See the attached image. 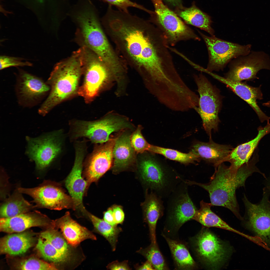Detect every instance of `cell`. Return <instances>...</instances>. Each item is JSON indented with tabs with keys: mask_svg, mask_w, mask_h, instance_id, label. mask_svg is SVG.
Masks as SVG:
<instances>
[{
	"mask_svg": "<svg viewBox=\"0 0 270 270\" xmlns=\"http://www.w3.org/2000/svg\"><path fill=\"white\" fill-rule=\"evenodd\" d=\"M161 198L155 192L147 193L142 206L144 221L148 224L151 243H156V229L158 220L162 216L164 207Z\"/></svg>",
	"mask_w": 270,
	"mask_h": 270,
	"instance_id": "27",
	"label": "cell"
},
{
	"mask_svg": "<svg viewBox=\"0 0 270 270\" xmlns=\"http://www.w3.org/2000/svg\"><path fill=\"white\" fill-rule=\"evenodd\" d=\"M262 105L264 106L270 108V100L266 102L263 103Z\"/></svg>",
	"mask_w": 270,
	"mask_h": 270,
	"instance_id": "46",
	"label": "cell"
},
{
	"mask_svg": "<svg viewBox=\"0 0 270 270\" xmlns=\"http://www.w3.org/2000/svg\"><path fill=\"white\" fill-rule=\"evenodd\" d=\"M154 8V15L168 44L183 40H200V38L176 13L165 5L162 0H151Z\"/></svg>",
	"mask_w": 270,
	"mask_h": 270,
	"instance_id": "10",
	"label": "cell"
},
{
	"mask_svg": "<svg viewBox=\"0 0 270 270\" xmlns=\"http://www.w3.org/2000/svg\"><path fill=\"white\" fill-rule=\"evenodd\" d=\"M83 79L78 95L85 102H92L106 84L109 78L105 64L94 52L84 46L81 48Z\"/></svg>",
	"mask_w": 270,
	"mask_h": 270,
	"instance_id": "7",
	"label": "cell"
},
{
	"mask_svg": "<svg viewBox=\"0 0 270 270\" xmlns=\"http://www.w3.org/2000/svg\"><path fill=\"white\" fill-rule=\"evenodd\" d=\"M87 142L83 140L74 142V164L65 181L66 186L73 201L74 210H79L83 214L86 211L83 205V197L89 186L82 176L84 162L87 153Z\"/></svg>",
	"mask_w": 270,
	"mask_h": 270,
	"instance_id": "13",
	"label": "cell"
},
{
	"mask_svg": "<svg viewBox=\"0 0 270 270\" xmlns=\"http://www.w3.org/2000/svg\"><path fill=\"white\" fill-rule=\"evenodd\" d=\"M22 194L18 189L2 204L0 218H12L28 212L35 208L24 198Z\"/></svg>",
	"mask_w": 270,
	"mask_h": 270,
	"instance_id": "30",
	"label": "cell"
},
{
	"mask_svg": "<svg viewBox=\"0 0 270 270\" xmlns=\"http://www.w3.org/2000/svg\"><path fill=\"white\" fill-rule=\"evenodd\" d=\"M268 188H270V186H268Z\"/></svg>",
	"mask_w": 270,
	"mask_h": 270,
	"instance_id": "48",
	"label": "cell"
},
{
	"mask_svg": "<svg viewBox=\"0 0 270 270\" xmlns=\"http://www.w3.org/2000/svg\"><path fill=\"white\" fill-rule=\"evenodd\" d=\"M103 219L107 223L111 225H117L115 222L112 207L108 208L104 212Z\"/></svg>",
	"mask_w": 270,
	"mask_h": 270,
	"instance_id": "43",
	"label": "cell"
},
{
	"mask_svg": "<svg viewBox=\"0 0 270 270\" xmlns=\"http://www.w3.org/2000/svg\"><path fill=\"white\" fill-rule=\"evenodd\" d=\"M142 130V126H138L130 136L132 145L137 153H142L148 151L150 144L143 136L141 132Z\"/></svg>",
	"mask_w": 270,
	"mask_h": 270,
	"instance_id": "38",
	"label": "cell"
},
{
	"mask_svg": "<svg viewBox=\"0 0 270 270\" xmlns=\"http://www.w3.org/2000/svg\"><path fill=\"white\" fill-rule=\"evenodd\" d=\"M77 18L84 46L95 53L106 66L116 68V60L95 14L90 10H86L79 14Z\"/></svg>",
	"mask_w": 270,
	"mask_h": 270,
	"instance_id": "6",
	"label": "cell"
},
{
	"mask_svg": "<svg viewBox=\"0 0 270 270\" xmlns=\"http://www.w3.org/2000/svg\"><path fill=\"white\" fill-rule=\"evenodd\" d=\"M116 137L100 144H96L92 152L85 159L84 176L89 186L99 179L112 166V151Z\"/></svg>",
	"mask_w": 270,
	"mask_h": 270,
	"instance_id": "16",
	"label": "cell"
},
{
	"mask_svg": "<svg viewBox=\"0 0 270 270\" xmlns=\"http://www.w3.org/2000/svg\"><path fill=\"white\" fill-rule=\"evenodd\" d=\"M231 62L230 70L225 78L234 82L258 79L256 76L260 70H270V58L262 52H252L248 55L238 57Z\"/></svg>",
	"mask_w": 270,
	"mask_h": 270,
	"instance_id": "15",
	"label": "cell"
},
{
	"mask_svg": "<svg viewBox=\"0 0 270 270\" xmlns=\"http://www.w3.org/2000/svg\"><path fill=\"white\" fill-rule=\"evenodd\" d=\"M195 251L208 265L216 268L226 258L227 250L224 244L209 230H202L194 239Z\"/></svg>",
	"mask_w": 270,
	"mask_h": 270,
	"instance_id": "18",
	"label": "cell"
},
{
	"mask_svg": "<svg viewBox=\"0 0 270 270\" xmlns=\"http://www.w3.org/2000/svg\"><path fill=\"white\" fill-rule=\"evenodd\" d=\"M135 268L139 270H155L152 264L148 260L142 265L136 266Z\"/></svg>",
	"mask_w": 270,
	"mask_h": 270,
	"instance_id": "44",
	"label": "cell"
},
{
	"mask_svg": "<svg viewBox=\"0 0 270 270\" xmlns=\"http://www.w3.org/2000/svg\"><path fill=\"white\" fill-rule=\"evenodd\" d=\"M233 149L230 145L217 144L210 138L208 142H196L192 146L191 152L200 158L212 164L216 168L224 162Z\"/></svg>",
	"mask_w": 270,
	"mask_h": 270,
	"instance_id": "25",
	"label": "cell"
},
{
	"mask_svg": "<svg viewBox=\"0 0 270 270\" xmlns=\"http://www.w3.org/2000/svg\"><path fill=\"white\" fill-rule=\"evenodd\" d=\"M52 221L38 211L28 212L12 218H0V230L10 234L21 232L33 227L51 226Z\"/></svg>",
	"mask_w": 270,
	"mask_h": 270,
	"instance_id": "19",
	"label": "cell"
},
{
	"mask_svg": "<svg viewBox=\"0 0 270 270\" xmlns=\"http://www.w3.org/2000/svg\"><path fill=\"white\" fill-rule=\"evenodd\" d=\"M85 216L92 222L95 231L103 236L110 245L112 250L114 251L116 248L118 235L122 231V228L117 225H111L87 211Z\"/></svg>",
	"mask_w": 270,
	"mask_h": 270,
	"instance_id": "32",
	"label": "cell"
},
{
	"mask_svg": "<svg viewBox=\"0 0 270 270\" xmlns=\"http://www.w3.org/2000/svg\"><path fill=\"white\" fill-rule=\"evenodd\" d=\"M212 77L226 85L241 98L245 101L254 110L262 122L270 121V117L266 115L257 104V100L263 99L260 86L255 87L248 84L246 82H234L215 74Z\"/></svg>",
	"mask_w": 270,
	"mask_h": 270,
	"instance_id": "20",
	"label": "cell"
},
{
	"mask_svg": "<svg viewBox=\"0 0 270 270\" xmlns=\"http://www.w3.org/2000/svg\"><path fill=\"white\" fill-rule=\"evenodd\" d=\"M200 208L197 210L193 220L206 227H214L232 232L246 237L247 235L231 227L211 210L212 205L203 200L200 202Z\"/></svg>",
	"mask_w": 270,
	"mask_h": 270,
	"instance_id": "29",
	"label": "cell"
},
{
	"mask_svg": "<svg viewBox=\"0 0 270 270\" xmlns=\"http://www.w3.org/2000/svg\"><path fill=\"white\" fill-rule=\"evenodd\" d=\"M16 268L20 270H58L54 264L50 263L35 258H31L23 260L19 262Z\"/></svg>",
	"mask_w": 270,
	"mask_h": 270,
	"instance_id": "37",
	"label": "cell"
},
{
	"mask_svg": "<svg viewBox=\"0 0 270 270\" xmlns=\"http://www.w3.org/2000/svg\"><path fill=\"white\" fill-rule=\"evenodd\" d=\"M111 6L116 7L119 10L128 13V8L130 7L135 8L149 13L150 10L130 0H102Z\"/></svg>",
	"mask_w": 270,
	"mask_h": 270,
	"instance_id": "39",
	"label": "cell"
},
{
	"mask_svg": "<svg viewBox=\"0 0 270 270\" xmlns=\"http://www.w3.org/2000/svg\"><path fill=\"white\" fill-rule=\"evenodd\" d=\"M40 236L46 239L60 253L71 260L72 256L71 246L66 240L61 232L58 230L51 227L42 232Z\"/></svg>",
	"mask_w": 270,
	"mask_h": 270,
	"instance_id": "33",
	"label": "cell"
},
{
	"mask_svg": "<svg viewBox=\"0 0 270 270\" xmlns=\"http://www.w3.org/2000/svg\"><path fill=\"white\" fill-rule=\"evenodd\" d=\"M193 78L200 96L198 106L194 109L200 116L204 130L211 138L212 131L218 130L222 98L218 90L202 74H194Z\"/></svg>",
	"mask_w": 270,
	"mask_h": 270,
	"instance_id": "8",
	"label": "cell"
},
{
	"mask_svg": "<svg viewBox=\"0 0 270 270\" xmlns=\"http://www.w3.org/2000/svg\"><path fill=\"white\" fill-rule=\"evenodd\" d=\"M69 126L68 136L70 141L74 142L83 138L95 144L106 142L113 132L134 128L126 119L114 117L106 116L93 121L72 120Z\"/></svg>",
	"mask_w": 270,
	"mask_h": 270,
	"instance_id": "4",
	"label": "cell"
},
{
	"mask_svg": "<svg viewBox=\"0 0 270 270\" xmlns=\"http://www.w3.org/2000/svg\"><path fill=\"white\" fill-rule=\"evenodd\" d=\"M136 252L144 256L156 270L168 269L164 258L157 243H151L147 247L140 248Z\"/></svg>",
	"mask_w": 270,
	"mask_h": 270,
	"instance_id": "36",
	"label": "cell"
},
{
	"mask_svg": "<svg viewBox=\"0 0 270 270\" xmlns=\"http://www.w3.org/2000/svg\"></svg>",
	"mask_w": 270,
	"mask_h": 270,
	"instance_id": "49",
	"label": "cell"
},
{
	"mask_svg": "<svg viewBox=\"0 0 270 270\" xmlns=\"http://www.w3.org/2000/svg\"><path fill=\"white\" fill-rule=\"evenodd\" d=\"M17 89L20 100L26 104L38 101L50 90L47 83L40 78L22 71L20 74Z\"/></svg>",
	"mask_w": 270,
	"mask_h": 270,
	"instance_id": "23",
	"label": "cell"
},
{
	"mask_svg": "<svg viewBox=\"0 0 270 270\" xmlns=\"http://www.w3.org/2000/svg\"><path fill=\"white\" fill-rule=\"evenodd\" d=\"M148 151L162 155L170 160L185 164L198 161L200 159L197 155L192 152L188 153H184L174 150L165 148L150 144Z\"/></svg>",
	"mask_w": 270,
	"mask_h": 270,
	"instance_id": "34",
	"label": "cell"
},
{
	"mask_svg": "<svg viewBox=\"0 0 270 270\" xmlns=\"http://www.w3.org/2000/svg\"><path fill=\"white\" fill-rule=\"evenodd\" d=\"M108 269L110 270H130L127 260L120 262L115 260L108 264L106 267Z\"/></svg>",
	"mask_w": 270,
	"mask_h": 270,
	"instance_id": "42",
	"label": "cell"
},
{
	"mask_svg": "<svg viewBox=\"0 0 270 270\" xmlns=\"http://www.w3.org/2000/svg\"><path fill=\"white\" fill-rule=\"evenodd\" d=\"M187 185L183 180L172 192L168 204V218L176 229L193 220L197 210L189 195Z\"/></svg>",
	"mask_w": 270,
	"mask_h": 270,
	"instance_id": "17",
	"label": "cell"
},
{
	"mask_svg": "<svg viewBox=\"0 0 270 270\" xmlns=\"http://www.w3.org/2000/svg\"><path fill=\"white\" fill-rule=\"evenodd\" d=\"M67 136L62 129L36 138H27V154L35 162L36 169L44 170L60 160L64 154Z\"/></svg>",
	"mask_w": 270,
	"mask_h": 270,
	"instance_id": "5",
	"label": "cell"
},
{
	"mask_svg": "<svg viewBox=\"0 0 270 270\" xmlns=\"http://www.w3.org/2000/svg\"><path fill=\"white\" fill-rule=\"evenodd\" d=\"M140 19L133 18L121 23L118 29L125 32L128 53L144 68L150 76L159 77L170 67L171 54L164 36L159 30L154 40L145 35L138 27Z\"/></svg>",
	"mask_w": 270,
	"mask_h": 270,
	"instance_id": "1",
	"label": "cell"
},
{
	"mask_svg": "<svg viewBox=\"0 0 270 270\" xmlns=\"http://www.w3.org/2000/svg\"><path fill=\"white\" fill-rule=\"evenodd\" d=\"M256 157L254 156L250 161L237 170L222 163L216 168L208 183H202L189 180H186L185 182L188 185H196L204 188L208 192L212 206L227 208L241 219L236 191L240 187L244 186L246 180L254 172L264 175L256 166Z\"/></svg>",
	"mask_w": 270,
	"mask_h": 270,
	"instance_id": "2",
	"label": "cell"
},
{
	"mask_svg": "<svg viewBox=\"0 0 270 270\" xmlns=\"http://www.w3.org/2000/svg\"><path fill=\"white\" fill-rule=\"evenodd\" d=\"M111 207L116 224H122L124 220V214L122 207L117 205H114Z\"/></svg>",
	"mask_w": 270,
	"mask_h": 270,
	"instance_id": "41",
	"label": "cell"
},
{
	"mask_svg": "<svg viewBox=\"0 0 270 270\" xmlns=\"http://www.w3.org/2000/svg\"><path fill=\"white\" fill-rule=\"evenodd\" d=\"M38 0L40 2H42L43 1V0Z\"/></svg>",
	"mask_w": 270,
	"mask_h": 270,
	"instance_id": "47",
	"label": "cell"
},
{
	"mask_svg": "<svg viewBox=\"0 0 270 270\" xmlns=\"http://www.w3.org/2000/svg\"><path fill=\"white\" fill-rule=\"evenodd\" d=\"M176 12L187 24L205 31L211 36L214 32L211 26L212 22L210 17L197 7L194 3L188 8H177Z\"/></svg>",
	"mask_w": 270,
	"mask_h": 270,
	"instance_id": "28",
	"label": "cell"
},
{
	"mask_svg": "<svg viewBox=\"0 0 270 270\" xmlns=\"http://www.w3.org/2000/svg\"><path fill=\"white\" fill-rule=\"evenodd\" d=\"M18 190L21 193L27 194L32 198L35 208L57 210L64 208L74 209L72 198L65 193L60 184L56 182L45 180L36 187L19 188Z\"/></svg>",
	"mask_w": 270,
	"mask_h": 270,
	"instance_id": "11",
	"label": "cell"
},
{
	"mask_svg": "<svg viewBox=\"0 0 270 270\" xmlns=\"http://www.w3.org/2000/svg\"><path fill=\"white\" fill-rule=\"evenodd\" d=\"M83 66L80 48L56 64L47 82L50 92L39 109L40 114L46 115L57 105L78 95Z\"/></svg>",
	"mask_w": 270,
	"mask_h": 270,
	"instance_id": "3",
	"label": "cell"
},
{
	"mask_svg": "<svg viewBox=\"0 0 270 270\" xmlns=\"http://www.w3.org/2000/svg\"><path fill=\"white\" fill-rule=\"evenodd\" d=\"M36 248L42 257L54 264H64L70 261L48 240L40 236L38 240Z\"/></svg>",
	"mask_w": 270,
	"mask_h": 270,
	"instance_id": "35",
	"label": "cell"
},
{
	"mask_svg": "<svg viewBox=\"0 0 270 270\" xmlns=\"http://www.w3.org/2000/svg\"><path fill=\"white\" fill-rule=\"evenodd\" d=\"M162 236L168 246L178 269L189 270L194 268L195 262L186 246L182 242L170 238L164 234Z\"/></svg>",
	"mask_w": 270,
	"mask_h": 270,
	"instance_id": "31",
	"label": "cell"
},
{
	"mask_svg": "<svg viewBox=\"0 0 270 270\" xmlns=\"http://www.w3.org/2000/svg\"><path fill=\"white\" fill-rule=\"evenodd\" d=\"M0 70L12 66H32V63L22 58L6 56L0 57Z\"/></svg>",
	"mask_w": 270,
	"mask_h": 270,
	"instance_id": "40",
	"label": "cell"
},
{
	"mask_svg": "<svg viewBox=\"0 0 270 270\" xmlns=\"http://www.w3.org/2000/svg\"><path fill=\"white\" fill-rule=\"evenodd\" d=\"M208 49V61L207 68L200 71L207 72L222 70L232 59L245 56L251 52L250 44L242 45L220 39L214 36H209L198 31Z\"/></svg>",
	"mask_w": 270,
	"mask_h": 270,
	"instance_id": "9",
	"label": "cell"
},
{
	"mask_svg": "<svg viewBox=\"0 0 270 270\" xmlns=\"http://www.w3.org/2000/svg\"><path fill=\"white\" fill-rule=\"evenodd\" d=\"M138 168L144 183L161 198L173 191L178 180H178L182 179L180 176L171 174L150 157L141 159Z\"/></svg>",
	"mask_w": 270,
	"mask_h": 270,
	"instance_id": "12",
	"label": "cell"
},
{
	"mask_svg": "<svg viewBox=\"0 0 270 270\" xmlns=\"http://www.w3.org/2000/svg\"><path fill=\"white\" fill-rule=\"evenodd\" d=\"M270 190L264 188L262 198L258 204L250 202L244 194L242 200L248 227L268 246H270Z\"/></svg>",
	"mask_w": 270,
	"mask_h": 270,
	"instance_id": "14",
	"label": "cell"
},
{
	"mask_svg": "<svg viewBox=\"0 0 270 270\" xmlns=\"http://www.w3.org/2000/svg\"><path fill=\"white\" fill-rule=\"evenodd\" d=\"M54 228L60 229V232L68 243L72 246H78L84 240H96L93 233L73 220L68 212L61 217L52 220Z\"/></svg>",
	"mask_w": 270,
	"mask_h": 270,
	"instance_id": "22",
	"label": "cell"
},
{
	"mask_svg": "<svg viewBox=\"0 0 270 270\" xmlns=\"http://www.w3.org/2000/svg\"><path fill=\"white\" fill-rule=\"evenodd\" d=\"M264 127L260 126L256 137L248 142L240 144L233 149L224 160L230 163L232 168L237 170L249 161L254 150L261 139L265 135L270 133V123Z\"/></svg>",
	"mask_w": 270,
	"mask_h": 270,
	"instance_id": "24",
	"label": "cell"
},
{
	"mask_svg": "<svg viewBox=\"0 0 270 270\" xmlns=\"http://www.w3.org/2000/svg\"><path fill=\"white\" fill-rule=\"evenodd\" d=\"M35 240L33 234L28 232L9 234L0 239V254L12 256L22 255L33 245Z\"/></svg>",
	"mask_w": 270,
	"mask_h": 270,
	"instance_id": "26",
	"label": "cell"
},
{
	"mask_svg": "<svg viewBox=\"0 0 270 270\" xmlns=\"http://www.w3.org/2000/svg\"><path fill=\"white\" fill-rule=\"evenodd\" d=\"M131 134L126 130L116 137L112 151V172L118 173L126 170L136 161V152L130 141Z\"/></svg>",
	"mask_w": 270,
	"mask_h": 270,
	"instance_id": "21",
	"label": "cell"
},
{
	"mask_svg": "<svg viewBox=\"0 0 270 270\" xmlns=\"http://www.w3.org/2000/svg\"><path fill=\"white\" fill-rule=\"evenodd\" d=\"M172 6L177 8H181L183 7L181 0H164Z\"/></svg>",
	"mask_w": 270,
	"mask_h": 270,
	"instance_id": "45",
	"label": "cell"
}]
</instances>
